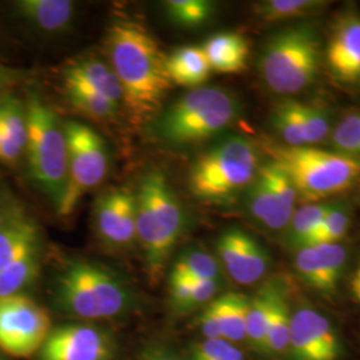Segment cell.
I'll use <instances>...</instances> for the list:
<instances>
[{"instance_id":"8992f818","label":"cell","mask_w":360,"mask_h":360,"mask_svg":"<svg viewBox=\"0 0 360 360\" xmlns=\"http://www.w3.org/2000/svg\"><path fill=\"white\" fill-rule=\"evenodd\" d=\"M259 171L255 144L245 136H230L193 163L190 190L200 200L224 202L250 186Z\"/></svg>"},{"instance_id":"484cf974","label":"cell","mask_w":360,"mask_h":360,"mask_svg":"<svg viewBox=\"0 0 360 360\" xmlns=\"http://www.w3.org/2000/svg\"><path fill=\"white\" fill-rule=\"evenodd\" d=\"M65 89L68 102L84 115L99 120H110L114 119L119 112L120 105L110 102L98 92L84 86L65 82Z\"/></svg>"},{"instance_id":"ab89813d","label":"cell","mask_w":360,"mask_h":360,"mask_svg":"<svg viewBox=\"0 0 360 360\" xmlns=\"http://www.w3.org/2000/svg\"><path fill=\"white\" fill-rule=\"evenodd\" d=\"M195 281H190L176 275H169V302L172 309L183 314Z\"/></svg>"},{"instance_id":"f1b7e54d","label":"cell","mask_w":360,"mask_h":360,"mask_svg":"<svg viewBox=\"0 0 360 360\" xmlns=\"http://www.w3.org/2000/svg\"><path fill=\"white\" fill-rule=\"evenodd\" d=\"M327 3L321 0H266L255 6L257 15L264 22H283L307 16L323 8Z\"/></svg>"},{"instance_id":"4316f807","label":"cell","mask_w":360,"mask_h":360,"mask_svg":"<svg viewBox=\"0 0 360 360\" xmlns=\"http://www.w3.org/2000/svg\"><path fill=\"white\" fill-rule=\"evenodd\" d=\"M39 251L27 254L6 270L0 271V297L18 295L38 278L40 262Z\"/></svg>"},{"instance_id":"74e56055","label":"cell","mask_w":360,"mask_h":360,"mask_svg":"<svg viewBox=\"0 0 360 360\" xmlns=\"http://www.w3.org/2000/svg\"><path fill=\"white\" fill-rule=\"evenodd\" d=\"M300 115L303 120V127L306 134L307 146L322 142L328 135L330 123L327 116L316 105L300 103Z\"/></svg>"},{"instance_id":"7dc6e473","label":"cell","mask_w":360,"mask_h":360,"mask_svg":"<svg viewBox=\"0 0 360 360\" xmlns=\"http://www.w3.org/2000/svg\"><path fill=\"white\" fill-rule=\"evenodd\" d=\"M4 139H6V138L3 136V134H1V131H0V144L3 143V141H4Z\"/></svg>"},{"instance_id":"4fadbf2b","label":"cell","mask_w":360,"mask_h":360,"mask_svg":"<svg viewBox=\"0 0 360 360\" xmlns=\"http://www.w3.org/2000/svg\"><path fill=\"white\" fill-rule=\"evenodd\" d=\"M288 349L295 360H336L340 354L330 321L309 309L291 314Z\"/></svg>"},{"instance_id":"ba28073f","label":"cell","mask_w":360,"mask_h":360,"mask_svg":"<svg viewBox=\"0 0 360 360\" xmlns=\"http://www.w3.org/2000/svg\"><path fill=\"white\" fill-rule=\"evenodd\" d=\"M274 162L295 184L297 193L318 200L348 190L360 176V159L314 147H274Z\"/></svg>"},{"instance_id":"1f68e13d","label":"cell","mask_w":360,"mask_h":360,"mask_svg":"<svg viewBox=\"0 0 360 360\" xmlns=\"http://www.w3.org/2000/svg\"><path fill=\"white\" fill-rule=\"evenodd\" d=\"M168 18L186 28L203 26L212 16L214 4L207 0H169L165 3Z\"/></svg>"},{"instance_id":"d6986e66","label":"cell","mask_w":360,"mask_h":360,"mask_svg":"<svg viewBox=\"0 0 360 360\" xmlns=\"http://www.w3.org/2000/svg\"><path fill=\"white\" fill-rule=\"evenodd\" d=\"M65 82L84 86L117 105L124 103L119 79L110 65L102 60L84 59L70 65L65 71Z\"/></svg>"},{"instance_id":"5b68a950","label":"cell","mask_w":360,"mask_h":360,"mask_svg":"<svg viewBox=\"0 0 360 360\" xmlns=\"http://www.w3.org/2000/svg\"><path fill=\"white\" fill-rule=\"evenodd\" d=\"M26 114V150L31 178L58 208L65 196L68 172L63 124L35 94L28 99Z\"/></svg>"},{"instance_id":"52a82bcc","label":"cell","mask_w":360,"mask_h":360,"mask_svg":"<svg viewBox=\"0 0 360 360\" xmlns=\"http://www.w3.org/2000/svg\"><path fill=\"white\" fill-rule=\"evenodd\" d=\"M321 65L319 40L309 26L281 31L267 41L259 70L271 91L297 94L316 79Z\"/></svg>"},{"instance_id":"8d00e7d4","label":"cell","mask_w":360,"mask_h":360,"mask_svg":"<svg viewBox=\"0 0 360 360\" xmlns=\"http://www.w3.org/2000/svg\"><path fill=\"white\" fill-rule=\"evenodd\" d=\"M333 143L338 153L349 156L360 155V114L347 116L336 126Z\"/></svg>"},{"instance_id":"30bf717a","label":"cell","mask_w":360,"mask_h":360,"mask_svg":"<svg viewBox=\"0 0 360 360\" xmlns=\"http://www.w3.org/2000/svg\"><path fill=\"white\" fill-rule=\"evenodd\" d=\"M47 309L31 297H0V348L13 358H30L41 349L51 333Z\"/></svg>"},{"instance_id":"2e32d148","label":"cell","mask_w":360,"mask_h":360,"mask_svg":"<svg viewBox=\"0 0 360 360\" xmlns=\"http://www.w3.org/2000/svg\"><path fill=\"white\" fill-rule=\"evenodd\" d=\"M327 60L336 79L360 80V16L348 13L335 25L327 47Z\"/></svg>"},{"instance_id":"6da1fadb","label":"cell","mask_w":360,"mask_h":360,"mask_svg":"<svg viewBox=\"0 0 360 360\" xmlns=\"http://www.w3.org/2000/svg\"><path fill=\"white\" fill-rule=\"evenodd\" d=\"M108 65L123 90L124 105L136 115L156 112L172 83L166 70L167 56L146 27L136 22H116L105 35Z\"/></svg>"},{"instance_id":"f35d334b","label":"cell","mask_w":360,"mask_h":360,"mask_svg":"<svg viewBox=\"0 0 360 360\" xmlns=\"http://www.w3.org/2000/svg\"><path fill=\"white\" fill-rule=\"evenodd\" d=\"M220 281H195L191 290V294L188 297V302L186 304V309L183 314L195 311L205 304H208L210 302L214 300V297L218 292Z\"/></svg>"},{"instance_id":"277c9868","label":"cell","mask_w":360,"mask_h":360,"mask_svg":"<svg viewBox=\"0 0 360 360\" xmlns=\"http://www.w3.org/2000/svg\"><path fill=\"white\" fill-rule=\"evenodd\" d=\"M238 111V101L230 92L218 87L193 89L162 114L156 134L174 146L205 142L227 129Z\"/></svg>"},{"instance_id":"7bdbcfd3","label":"cell","mask_w":360,"mask_h":360,"mask_svg":"<svg viewBox=\"0 0 360 360\" xmlns=\"http://www.w3.org/2000/svg\"><path fill=\"white\" fill-rule=\"evenodd\" d=\"M139 360H179L176 354L165 343H151L143 348Z\"/></svg>"},{"instance_id":"ee69618b","label":"cell","mask_w":360,"mask_h":360,"mask_svg":"<svg viewBox=\"0 0 360 360\" xmlns=\"http://www.w3.org/2000/svg\"><path fill=\"white\" fill-rule=\"evenodd\" d=\"M22 155L23 150L8 139H4L0 144V160L4 163H15L22 158Z\"/></svg>"},{"instance_id":"3957f363","label":"cell","mask_w":360,"mask_h":360,"mask_svg":"<svg viewBox=\"0 0 360 360\" xmlns=\"http://www.w3.org/2000/svg\"><path fill=\"white\" fill-rule=\"evenodd\" d=\"M56 306L65 314L86 321H111L126 315L134 306L127 284L102 266L71 260L55 282Z\"/></svg>"},{"instance_id":"4dcf8cb0","label":"cell","mask_w":360,"mask_h":360,"mask_svg":"<svg viewBox=\"0 0 360 360\" xmlns=\"http://www.w3.org/2000/svg\"><path fill=\"white\" fill-rule=\"evenodd\" d=\"M272 124L281 138L287 143V147L307 146L299 102L288 101L279 104L274 111Z\"/></svg>"},{"instance_id":"836d02e7","label":"cell","mask_w":360,"mask_h":360,"mask_svg":"<svg viewBox=\"0 0 360 360\" xmlns=\"http://www.w3.org/2000/svg\"><path fill=\"white\" fill-rule=\"evenodd\" d=\"M260 171L264 175L272 193L275 195L284 217L290 223L292 214L295 212L296 198H297L295 184L275 162L262 166Z\"/></svg>"},{"instance_id":"c3c4849f","label":"cell","mask_w":360,"mask_h":360,"mask_svg":"<svg viewBox=\"0 0 360 360\" xmlns=\"http://www.w3.org/2000/svg\"><path fill=\"white\" fill-rule=\"evenodd\" d=\"M0 360H4V359H1V358H0Z\"/></svg>"},{"instance_id":"cb8c5ba5","label":"cell","mask_w":360,"mask_h":360,"mask_svg":"<svg viewBox=\"0 0 360 360\" xmlns=\"http://www.w3.org/2000/svg\"><path fill=\"white\" fill-rule=\"evenodd\" d=\"M247 296L239 292H227L212 300L217 311L221 339L229 343L245 340V318L248 309Z\"/></svg>"},{"instance_id":"d590c367","label":"cell","mask_w":360,"mask_h":360,"mask_svg":"<svg viewBox=\"0 0 360 360\" xmlns=\"http://www.w3.org/2000/svg\"><path fill=\"white\" fill-rule=\"evenodd\" d=\"M188 360H245V355L227 340L205 339L191 348Z\"/></svg>"},{"instance_id":"ac0fdd59","label":"cell","mask_w":360,"mask_h":360,"mask_svg":"<svg viewBox=\"0 0 360 360\" xmlns=\"http://www.w3.org/2000/svg\"><path fill=\"white\" fill-rule=\"evenodd\" d=\"M203 52L211 71L219 74H239L245 71L250 46L245 37L235 32H220L207 39Z\"/></svg>"},{"instance_id":"9a60e30c","label":"cell","mask_w":360,"mask_h":360,"mask_svg":"<svg viewBox=\"0 0 360 360\" xmlns=\"http://www.w3.org/2000/svg\"><path fill=\"white\" fill-rule=\"evenodd\" d=\"M346 259L343 245H307L297 250L295 267L309 287L328 294L334 292L346 267Z\"/></svg>"},{"instance_id":"60d3db41","label":"cell","mask_w":360,"mask_h":360,"mask_svg":"<svg viewBox=\"0 0 360 360\" xmlns=\"http://www.w3.org/2000/svg\"><path fill=\"white\" fill-rule=\"evenodd\" d=\"M23 215L25 211L19 206L16 198L7 188L0 187V229Z\"/></svg>"},{"instance_id":"603a6c76","label":"cell","mask_w":360,"mask_h":360,"mask_svg":"<svg viewBox=\"0 0 360 360\" xmlns=\"http://www.w3.org/2000/svg\"><path fill=\"white\" fill-rule=\"evenodd\" d=\"M247 207L250 214L257 219L259 223L271 230H282L288 226V220L279 207V203L272 193V190L262 174L260 168L257 176L251 183V188L247 196Z\"/></svg>"},{"instance_id":"f546056e","label":"cell","mask_w":360,"mask_h":360,"mask_svg":"<svg viewBox=\"0 0 360 360\" xmlns=\"http://www.w3.org/2000/svg\"><path fill=\"white\" fill-rule=\"evenodd\" d=\"M290 323H291V312L287 306L283 294H281L278 296L275 306L271 312L262 352L279 355L288 349Z\"/></svg>"},{"instance_id":"d4e9b609","label":"cell","mask_w":360,"mask_h":360,"mask_svg":"<svg viewBox=\"0 0 360 360\" xmlns=\"http://www.w3.org/2000/svg\"><path fill=\"white\" fill-rule=\"evenodd\" d=\"M171 275L181 276L190 281H219L220 269L218 260L202 248H188L180 254Z\"/></svg>"},{"instance_id":"ffe728a7","label":"cell","mask_w":360,"mask_h":360,"mask_svg":"<svg viewBox=\"0 0 360 360\" xmlns=\"http://www.w3.org/2000/svg\"><path fill=\"white\" fill-rule=\"evenodd\" d=\"M39 230L26 214L0 229V271L6 270L19 259L39 251Z\"/></svg>"},{"instance_id":"b9f144b4","label":"cell","mask_w":360,"mask_h":360,"mask_svg":"<svg viewBox=\"0 0 360 360\" xmlns=\"http://www.w3.org/2000/svg\"><path fill=\"white\" fill-rule=\"evenodd\" d=\"M198 326H199L202 334L206 336V339H221L218 316H217V311H215L212 302H210L207 304L206 309H203Z\"/></svg>"},{"instance_id":"e0dca14e","label":"cell","mask_w":360,"mask_h":360,"mask_svg":"<svg viewBox=\"0 0 360 360\" xmlns=\"http://www.w3.org/2000/svg\"><path fill=\"white\" fill-rule=\"evenodd\" d=\"M13 7L18 18L46 34L65 32L75 18V6L68 0H19Z\"/></svg>"},{"instance_id":"8fae6325","label":"cell","mask_w":360,"mask_h":360,"mask_svg":"<svg viewBox=\"0 0 360 360\" xmlns=\"http://www.w3.org/2000/svg\"><path fill=\"white\" fill-rule=\"evenodd\" d=\"M115 338L101 327L72 323L51 330L40 349V360H116Z\"/></svg>"},{"instance_id":"7a4b0ae2","label":"cell","mask_w":360,"mask_h":360,"mask_svg":"<svg viewBox=\"0 0 360 360\" xmlns=\"http://www.w3.org/2000/svg\"><path fill=\"white\" fill-rule=\"evenodd\" d=\"M136 196V242L153 283L163 276L184 230V211L167 176L158 169L144 175Z\"/></svg>"},{"instance_id":"e575fe53","label":"cell","mask_w":360,"mask_h":360,"mask_svg":"<svg viewBox=\"0 0 360 360\" xmlns=\"http://www.w3.org/2000/svg\"><path fill=\"white\" fill-rule=\"evenodd\" d=\"M348 223H349V218H348L347 211L343 207L331 205L326 217L323 218L322 223L319 224L318 230L314 232V235L303 247L339 245V240H342L347 232Z\"/></svg>"},{"instance_id":"5bb4252c","label":"cell","mask_w":360,"mask_h":360,"mask_svg":"<svg viewBox=\"0 0 360 360\" xmlns=\"http://www.w3.org/2000/svg\"><path fill=\"white\" fill-rule=\"evenodd\" d=\"M220 262L236 283L250 285L260 281L269 269V254L251 235L239 229H229L217 242Z\"/></svg>"},{"instance_id":"9c48e42d","label":"cell","mask_w":360,"mask_h":360,"mask_svg":"<svg viewBox=\"0 0 360 360\" xmlns=\"http://www.w3.org/2000/svg\"><path fill=\"white\" fill-rule=\"evenodd\" d=\"M63 129L68 172L65 196L58 207V214L67 217L75 211L84 195L105 179L110 167V154L103 138L89 126L68 120L63 123Z\"/></svg>"},{"instance_id":"bcb514c9","label":"cell","mask_w":360,"mask_h":360,"mask_svg":"<svg viewBox=\"0 0 360 360\" xmlns=\"http://www.w3.org/2000/svg\"><path fill=\"white\" fill-rule=\"evenodd\" d=\"M351 290L354 292L355 297L360 302V269L356 270L354 278H352V282H351Z\"/></svg>"},{"instance_id":"d6a6232c","label":"cell","mask_w":360,"mask_h":360,"mask_svg":"<svg viewBox=\"0 0 360 360\" xmlns=\"http://www.w3.org/2000/svg\"><path fill=\"white\" fill-rule=\"evenodd\" d=\"M0 131L3 136L23 151L27 146L26 108L16 99L7 98L0 102Z\"/></svg>"},{"instance_id":"7c38bea8","label":"cell","mask_w":360,"mask_h":360,"mask_svg":"<svg viewBox=\"0 0 360 360\" xmlns=\"http://www.w3.org/2000/svg\"><path fill=\"white\" fill-rule=\"evenodd\" d=\"M95 231L104 245L123 250L136 242V196L126 188L104 193L95 205Z\"/></svg>"},{"instance_id":"7402d4cb","label":"cell","mask_w":360,"mask_h":360,"mask_svg":"<svg viewBox=\"0 0 360 360\" xmlns=\"http://www.w3.org/2000/svg\"><path fill=\"white\" fill-rule=\"evenodd\" d=\"M281 294V290L275 284H267L262 287L255 295L248 299L245 318V340L257 351H263L264 336L271 312Z\"/></svg>"},{"instance_id":"83f0119b","label":"cell","mask_w":360,"mask_h":360,"mask_svg":"<svg viewBox=\"0 0 360 360\" xmlns=\"http://www.w3.org/2000/svg\"><path fill=\"white\" fill-rule=\"evenodd\" d=\"M331 205L312 203L299 208L291 217L287 231V243L296 250L302 248L318 230Z\"/></svg>"},{"instance_id":"681fc988","label":"cell","mask_w":360,"mask_h":360,"mask_svg":"<svg viewBox=\"0 0 360 360\" xmlns=\"http://www.w3.org/2000/svg\"><path fill=\"white\" fill-rule=\"evenodd\" d=\"M359 269H360V267H359Z\"/></svg>"},{"instance_id":"f6af8a7d","label":"cell","mask_w":360,"mask_h":360,"mask_svg":"<svg viewBox=\"0 0 360 360\" xmlns=\"http://www.w3.org/2000/svg\"><path fill=\"white\" fill-rule=\"evenodd\" d=\"M13 79V72L11 70L0 65V92L4 90Z\"/></svg>"},{"instance_id":"44dd1931","label":"cell","mask_w":360,"mask_h":360,"mask_svg":"<svg viewBox=\"0 0 360 360\" xmlns=\"http://www.w3.org/2000/svg\"><path fill=\"white\" fill-rule=\"evenodd\" d=\"M166 70L172 84L198 87L210 77L211 68L202 47L186 46L168 55Z\"/></svg>"}]
</instances>
